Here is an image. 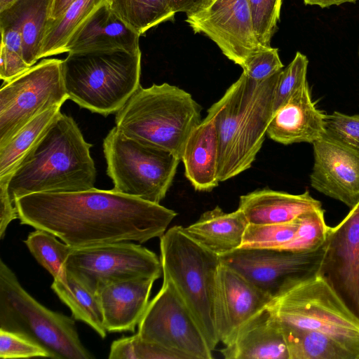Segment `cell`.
<instances>
[{"instance_id": "cell-14", "label": "cell", "mask_w": 359, "mask_h": 359, "mask_svg": "<svg viewBox=\"0 0 359 359\" xmlns=\"http://www.w3.org/2000/svg\"><path fill=\"white\" fill-rule=\"evenodd\" d=\"M325 248V243L307 252L238 248L219 259L273 297L290 279L318 271Z\"/></svg>"}, {"instance_id": "cell-45", "label": "cell", "mask_w": 359, "mask_h": 359, "mask_svg": "<svg viewBox=\"0 0 359 359\" xmlns=\"http://www.w3.org/2000/svg\"><path fill=\"white\" fill-rule=\"evenodd\" d=\"M305 5L318 6L320 8H328L332 6H339L344 3H355L357 0H303Z\"/></svg>"}, {"instance_id": "cell-1", "label": "cell", "mask_w": 359, "mask_h": 359, "mask_svg": "<svg viewBox=\"0 0 359 359\" xmlns=\"http://www.w3.org/2000/svg\"><path fill=\"white\" fill-rule=\"evenodd\" d=\"M22 224L43 229L73 248L161 237L177 212L160 204L96 188L36 193L15 201Z\"/></svg>"}, {"instance_id": "cell-40", "label": "cell", "mask_w": 359, "mask_h": 359, "mask_svg": "<svg viewBox=\"0 0 359 359\" xmlns=\"http://www.w3.org/2000/svg\"><path fill=\"white\" fill-rule=\"evenodd\" d=\"M134 359H182L177 353L154 342L132 336Z\"/></svg>"}, {"instance_id": "cell-3", "label": "cell", "mask_w": 359, "mask_h": 359, "mask_svg": "<svg viewBox=\"0 0 359 359\" xmlns=\"http://www.w3.org/2000/svg\"><path fill=\"white\" fill-rule=\"evenodd\" d=\"M92 146L74 118L61 112L11 175L8 191L12 201L32 194L94 188Z\"/></svg>"}, {"instance_id": "cell-13", "label": "cell", "mask_w": 359, "mask_h": 359, "mask_svg": "<svg viewBox=\"0 0 359 359\" xmlns=\"http://www.w3.org/2000/svg\"><path fill=\"white\" fill-rule=\"evenodd\" d=\"M186 15L195 34L208 36L241 68L266 47L256 36L248 0H205Z\"/></svg>"}, {"instance_id": "cell-9", "label": "cell", "mask_w": 359, "mask_h": 359, "mask_svg": "<svg viewBox=\"0 0 359 359\" xmlns=\"http://www.w3.org/2000/svg\"><path fill=\"white\" fill-rule=\"evenodd\" d=\"M103 152L114 191L158 204L181 161L168 151L125 135L116 126L104 139Z\"/></svg>"}, {"instance_id": "cell-42", "label": "cell", "mask_w": 359, "mask_h": 359, "mask_svg": "<svg viewBox=\"0 0 359 359\" xmlns=\"http://www.w3.org/2000/svg\"><path fill=\"white\" fill-rule=\"evenodd\" d=\"M109 359H134L132 336L114 340L110 346Z\"/></svg>"}, {"instance_id": "cell-44", "label": "cell", "mask_w": 359, "mask_h": 359, "mask_svg": "<svg viewBox=\"0 0 359 359\" xmlns=\"http://www.w3.org/2000/svg\"><path fill=\"white\" fill-rule=\"evenodd\" d=\"M74 0H52L49 20L57 18Z\"/></svg>"}, {"instance_id": "cell-22", "label": "cell", "mask_w": 359, "mask_h": 359, "mask_svg": "<svg viewBox=\"0 0 359 359\" xmlns=\"http://www.w3.org/2000/svg\"><path fill=\"white\" fill-rule=\"evenodd\" d=\"M238 208L250 224H276L292 221L322 205L309 191L292 194L265 188L241 196Z\"/></svg>"}, {"instance_id": "cell-31", "label": "cell", "mask_w": 359, "mask_h": 359, "mask_svg": "<svg viewBox=\"0 0 359 359\" xmlns=\"http://www.w3.org/2000/svg\"><path fill=\"white\" fill-rule=\"evenodd\" d=\"M51 233L36 229L24 241L38 263L46 269L53 279H67L65 262L73 250L63 241H59Z\"/></svg>"}, {"instance_id": "cell-10", "label": "cell", "mask_w": 359, "mask_h": 359, "mask_svg": "<svg viewBox=\"0 0 359 359\" xmlns=\"http://www.w3.org/2000/svg\"><path fill=\"white\" fill-rule=\"evenodd\" d=\"M65 267L67 273L95 294L118 282L157 280L163 274L161 259L154 252L128 241L73 248Z\"/></svg>"}, {"instance_id": "cell-8", "label": "cell", "mask_w": 359, "mask_h": 359, "mask_svg": "<svg viewBox=\"0 0 359 359\" xmlns=\"http://www.w3.org/2000/svg\"><path fill=\"white\" fill-rule=\"evenodd\" d=\"M0 329L18 333L46 348L54 359H92L75 321L36 301L0 260Z\"/></svg>"}, {"instance_id": "cell-19", "label": "cell", "mask_w": 359, "mask_h": 359, "mask_svg": "<svg viewBox=\"0 0 359 359\" xmlns=\"http://www.w3.org/2000/svg\"><path fill=\"white\" fill-rule=\"evenodd\" d=\"M220 353L226 359H289L280 323L268 306L247 320Z\"/></svg>"}, {"instance_id": "cell-18", "label": "cell", "mask_w": 359, "mask_h": 359, "mask_svg": "<svg viewBox=\"0 0 359 359\" xmlns=\"http://www.w3.org/2000/svg\"><path fill=\"white\" fill-rule=\"evenodd\" d=\"M325 115L311 101L307 81L273 114L268 137L283 144L313 143L325 135Z\"/></svg>"}, {"instance_id": "cell-38", "label": "cell", "mask_w": 359, "mask_h": 359, "mask_svg": "<svg viewBox=\"0 0 359 359\" xmlns=\"http://www.w3.org/2000/svg\"><path fill=\"white\" fill-rule=\"evenodd\" d=\"M52 358L43 346L18 333L0 329V358Z\"/></svg>"}, {"instance_id": "cell-28", "label": "cell", "mask_w": 359, "mask_h": 359, "mask_svg": "<svg viewBox=\"0 0 359 359\" xmlns=\"http://www.w3.org/2000/svg\"><path fill=\"white\" fill-rule=\"evenodd\" d=\"M51 289L71 310L74 318L86 323L101 338L107 336L103 313L97 294H93L67 273V279H53Z\"/></svg>"}, {"instance_id": "cell-20", "label": "cell", "mask_w": 359, "mask_h": 359, "mask_svg": "<svg viewBox=\"0 0 359 359\" xmlns=\"http://www.w3.org/2000/svg\"><path fill=\"white\" fill-rule=\"evenodd\" d=\"M154 278H138L109 285L98 297L107 332H134L149 302Z\"/></svg>"}, {"instance_id": "cell-17", "label": "cell", "mask_w": 359, "mask_h": 359, "mask_svg": "<svg viewBox=\"0 0 359 359\" xmlns=\"http://www.w3.org/2000/svg\"><path fill=\"white\" fill-rule=\"evenodd\" d=\"M313 145L311 187L353 208L359 201V151L325 135Z\"/></svg>"}, {"instance_id": "cell-5", "label": "cell", "mask_w": 359, "mask_h": 359, "mask_svg": "<svg viewBox=\"0 0 359 359\" xmlns=\"http://www.w3.org/2000/svg\"><path fill=\"white\" fill-rule=\"evenodd\" d=\"M62 69L69 99L107 116L116 114L140 86L141 51L68 53Z\"/></svg>"}, {"instance_id": "cell-47", "label": "cell", "mask_w": 359, "mask_h": 359, "mask_svg": "<svg viewBox=\"0 0 359 359\" xmlns=\"http://www.w3.org/2000/svg\"><path fill=\"white\" fill-rule=\"evenodd\" d=\"M358 55H359V48H358Z\"/></svg>"}, {"instance_id": "cell-33", "label": "cell", "mask_w": 359, "mask_h": 359, "mask_svg": "<svg viewBox=\"0 0 359 359\" xmlns=\"http://www.w3.org/2000/svg\"><path fill=\"white\" fill-rule=\"evenodd\" d=\"M299 219V226L294 238L280 250L313 251L325 243L331 227L325 222L322 208L304 213Z\"/></svg>"}, {"instance_id": "cell-25", "label": "cell", "mask_w": 359, "mask_h": 359, "mask_svg": "<svg viewBox=\"0 0 359 359\" xmlns=\"http://www.w3.org/2000/svg\"><path fill=\"white\" fill-rule=\"evenodd\" d=\"M52 0H15L0 11V25L18 29L22 39L24 58L32 67L39 60L49 20Z\"/></svg>"}, {"instance_id": "cell-6", "label": "cell", "mask_w": 359, "mask_h": 359, "mask_svg": "<svg viewBox=\"0 0 359 359\" xmlns=\"http://www.w3.org/2000/svg\"><path fill=\"white\" fill-rule=\"evenodd\" d=\"M268 307L280 323L325 334L359 359V318L318 271L287 280Z\"/></svg>"}, {"instance_id": "cell-32", "label": "cell", "mask_w": 359, "mask_h": 359, "mask_svg": "<svg viewBox=\"0 0 359 359\" xmlns=\"http://www.w3.org/2000/svg\"><path fill=\"white\" fill-rule=\"evenodd\" d=\"M299 217L283 223H248L240 248L281 249L294 238L299 224Z\"/></svg>"}, {"instance_id": "cell-7", "label": "cell", "mask_w": 359, "mask_h": 359, "mask_svg": "<svg viewBox=\"0 0 359 359\" xmlns=\"http://www.w3.org/2000/svg\"><path fill=\"white\" fill-rule=\"evenodd\" d=\"M163 279L170 281L213 351L219 342L215 329L213 299L219 257L191 238L182 226L160 237Z\"/></svg>"}, {"instance_id": "cell-39", "label": "cell", "mask_w": 359, "mask_h": 359, "mask_svg": "<svg viewBox=\"0 0 359 359\" xmlns=\"http://www.w3.org/2000/svg\"><path fill=\"white\" fill-rule=\"evenodd\" d=\"M284 67L278 49L265 47L250 57L242 68L243 73L255 81L264 80Z\"/></svg>"}, {"instance_id": "cell-23", "label": "cell", "mask_w": 359, "mask_h": 359, "mask_svg": "<svg viewBox=\"0 0 359 359\" xmlns=\"http://www.w3.org/2000/svg\"><path fill=\"white\" fill-rule=\"evenodd\" d=\"M181 161L185 176L195 190L210 191L218 186L219 142L212 118L207 116L192 130Z\"/></svg>"}, {"instance_id": "cell-29", "label": "cell", "mask_w": 359, "mask_h": 359, "mask_svg": "<svg viewBox=\"0 0 359 359\" xmlns=\"http://www.w3.org/2000/svg\"><path fill=\"white\" fill-rule=\"evenodd\" d=\"M280 323L289 359H354L348 351L325 334Z\"/></svg>"}, {"instance_id": "cell-37", "label": "cell", "mask_w": 359, "mask_h": 359, "mask_svg": "<svg viewBox=\"0 0 359 359\" xmlns=\"http://www.w3.org/2000/svg\"><path fill=\"white\" fill-rule=\"evenodd\" d=\"M325 135L359 151V115H347L338 111L325 115Z\"/></svg>"}, {"instance_id": "cell-35", "label": "cell", "mask_w": 359, "mask_h": 359, "mask_svg": "<svg viewBox=\"0 0 359 359\" xmlns=\"http://www.w3.org/2000/svg\"><path fill=\"white\" fill-rule=\"evenodd\" d=\"M309 60L297 52L294 59L278 75L273 96V114L306 81Z\"/></svg>"}, {"instance_id": "cell-2", "label": "cell", "mask_w": 359, "mask_h": 359, "mask_svg": "<svg viewBox=\"0 0 359 359\" xmlns=\"http://www.w3.org/2000/svg\"><path fill=\"white\" fill-rule=\"evenodd\" d=\"M280 71L262 81L242 73L208 109L218 136L219 182L247 170L255 161L273 115L274 91Z\"/></svg>"}, {"instance_id": "cell-36", "label": "cell", "mask_w": 359, "mask_h": 359, "mask_svg": "<svg viewBox=\"0 0 359 359\" xmlns=\"http://www.w3.org/2000/svg\"><path fill=\"white\" fill-rule=\"evenodd\" d=\"M248 3L257 39L264 46L270 47L278 28L282 0H248Z\"/></svg>"}, {"instance_id": "cell-30", "label": "cell", "mask_w": 359, "mask_h": 359, "mask_svg": "<svg viewBox=\"0 0 359 359\" xmlns=\"http://www.w3.org/2000/svg\"><path fill=\"white\" fill-rule=\"evenodd\" d=\"M111 10L140 36L165 21L176 12L169 0H107Z\"/></svg>"}, {"instance_id": "cell-21", "label": "cell", "mask_w": 359, "mask_h": 359, "mask_svg": "<svg viewBox=\"0 0 359 359\" xmlns=\"http://www.w3.org/2000/svg\"><path fill=\"white\" fill-rule=\"evenodd\" d=\"M107 1L73 35L67 45V53L103 50L140 51V35L118 18Z\"/></svg>"}, {"instance_id": "cell-4", "label": "cell", "mask_w": 359, "mask_h": 359, "mask_svg": "<svg viewBox=\"0 0 359 359\" xmlns=\"http://www.w3.org/2000/svg\"><path fill=\"white\" fill-rule=\"evenodd\" d=\"M201 107L191 95L168 83L141 86L116 114L125 135L182 158L186 141L201 122Z\"/></svg>"}, {"instance_id": "cell-16", "label": "cell", "mask_w": 359, "mask_h": 359, "mask_svg": "<svg viewBox=\"0 0 359 359\" xmlns=\"http://www.w3.org/2000/svg\"><path fill=\"white\" fill-rule=\"evenodd\" d=\"M271 299L269 294L220 262L213 299L214 324L219 341L229 344L239 328L266 307Z\"/></svg>"}, {"instance_id": "cell-43", "label": "cell", "mask_w": 359, "mask_h": 359, "mask_svg": "<svg viewBox=\"0 0 359 359\" xmlns=\"http://www.w3.org/2000/svg\"><path fill=\"white\" fill-rule=\"evenodd\" d=\"M176 13H187L196 8L205 0H169Z\"/></svg>"}, {"instance_id": "cell-41", "label": "cell", "mask_w": 359, "mask_h": 359, "mask_svg": "<svg viewBox=\"0 0 359 359\" xmlns=\"http://www.w3.org/2000/svg\"><path fill=\"white\" fill-rule=\"evenodd\" d=\"M11 176L0 177V238L4 237L8 224L18 218L14 203L11 199L8 185Z\"/></svg>"}, {"instance_id": "cell-15", "label": "cell", "mask_w": 359, "mask_h": 359, "mask_svg": "<svg viewBox=\"0 0 359 359\" xmlns=\"http://www.w3.org/2000/svg\"><path fill=\"white\" fill-rule=\"evenodd\" d=\"M318 271L359 318V201L330 228Z\"/></svg>"}, {"instance_id": "cell-26", "label": "cell", "mask_w": 359, "mask_h": 359, "mask_svg": "<svg viewBox=\"0 0 359 359\" xmlns=\"http://www.w3.org/2000/svg\"><path fill=\"white\" fill-rule=\"evenodd\" d=\"M107 0H74L56 19L48 20L39 58L66 53L71 38L85 21Z\"/></svg>"}, {"instance_id": "cell-11", "label": "cell", "mask_w": 359, "mask_h": 359, "mask_svg": "<svg viewBox=\"0 0 359 359\" xmlns=\"http://www.w3.org/2000/svg\"><path fill=\"white\" fill-rule=\"evenodd\" d=\"M62 60L45 59L5 82L0 90V148L35 116L69 99Z\"/></svg>"}, {"instance_id": "cell-46", "label": "cell", "mask_w": 359, "mask_h": 359, "mask_svg": "<svg viewBox=\"0 0 359 359\" xmlns=\"http://www.w3.org/2000/svg\"><path fill=\"white\" fill-rule=\"evenodd\" d=\"M15 0H0V11L4 9Z\"/></svg>"}, {"instance_id": "cell-27", "label": "cell", "mask_w": 359, "mask_h": 359, "mask_svg": "<svg viewBox=\"0 0 359 359\" xmlns=\"http://www.w3.org/2000/svg\"><path fill=\"white\" fill-rule=\"evenodd\" d=\"M61 105L39 114L0 148V177L10 176L60 114Z\"/></svg>"}, {"instance_id": "cell-12", "label": "cell", "mask_w": 359, "mask_h": 359, "mask_svg": "<svg viewBox=\"0 0 359 359\" xmlns=\"http://www.w3.org/2000/svg\"><path fill=\"white\" fill-rule=\"evenodd\" d=\"M137 334L158 344L182 359H211L212 351L191 313L172 284L163 279L138 323Z\"/></svg>"}, {"instance_id": "cell-24", "label": "cell", "mask_w": 359, "mask_h": 359, "mask_svg": "<svg viewBox=\"0 0 359 359\" xmlns=\"http://www.w3.org/2000/svg\"><path fill=\"white\" fill-rule=\"evenodd\" d=\"M248 224L240 209L227 213L216 206L184 229L191 238L220 257L241 247Z\"/></svg>"}, {"instance_id": "cell-34", "label": "cell", "mask_w": 359, "mask_h": 359, "mask_svg": "<svg viewBox=\"0 0 359 359\" xmlns=\"http://www.w3.org/2000/svg\"><path fill=\"white\" fill-rule=\"evenodd\" d=\"M0 77L8 82L27 71L30 67L25 60L22 36L12 27L0 25Z\"/></svg>"}]
</instances>
